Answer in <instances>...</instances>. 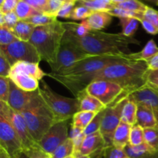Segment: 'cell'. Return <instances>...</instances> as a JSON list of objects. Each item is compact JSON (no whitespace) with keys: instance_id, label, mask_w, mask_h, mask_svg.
I'll use <instances>...</instances> for the list:
<instances>
[{"instance_id":"cell-1","label":"cell","mask_w":158,"mask_h":158,"mask_svg":"<svg viewBox=\"0 0 158 158\" xmlns=\"http://www.w3.org/2000/svg\"><path fill=\"white\" fill-rule=\"evenodd\" d=\"M148 70L145 61L126 60L109 65L93 74L81 76H62L55 73H48V77L63 85L75 97H78L88 85L99 80H108L120 85L126 96L148 86L146 74Z\"/></svg>"},{"instance_id":"cell-2","label":"cell","mask_w":158,"mask_h":158,"mask_svg":"<svg viewBox=\"0 0 158 158\" xmlns=\"http://www.w3.org/2000/svg\"><path fill=\"white\" fill-rule=\"evenodd\" d=\"M63 40L93 56H124L131 53L130 45L140 44V42L134 36L127 37L121 32L109 33L94 30H91L85 36L79 37L66 29Z\"/></svg>"},{"instance_id":"cell-3","label":"cell","mask_w":158,"mask_h":158,"mask_svg":"<svg viewBox=\"0 0 158 158\" xmlns=\"http://www.w3.org/2000/svg\"><path fill=\"white\" fill-rule=\"evenodd\" d=\"M65 33L63 23L56 20L52 24L35 27L29 43L36 49L42 60L50 66L56 61Z\"/></svg>"},{"instance_id":"cell-4","label":"cell","mask_w":158,"mask_h":158,"mask_svg":"<svg viewBox=\"0 0 158 158\" xmlns=\"http://www.w3.org/2000/svg\"><path fill=\"white\" fill-rule=\"evenodd\" d=\"M32 138L38 143L49 128L56 123L53 114L39 94L34 92L30 103L21 112Z\"/></svg>"},{"instance_id":"cell-5","label":"cell","mask_w":158,"mask_h":158,"mask_svg":"<svg viewBox=\"0 0 158 158\" xmlns=\"http://www.w3.org/2000/svg\"><path fill=\"white\" fill-rule=\"evenodd\" d=\"M41 86L38 89L40 97L51 112L56 122L69 120L80 111V100L78 98H70L56 93L44 80H40Z\"/></svg>"},{"instance_id":"cell-6","label":"cell","mask_w":158,"mask_h":158,"mask_svg":"<svg viewBox=\"0 0 158 158\" xmlns=\"http://www.w3.org/2000/svg\"><path fill=\"white\" fill-rule=\"evenodd\" d=\"M131 60L128 54L124 56L101 55L93 56L81 60L75 63L73 66L60 73H55L62 76H81L93 74L101 70L109 65L116 63Z\"/></svg>"},{"instance_id":"cell-7","label":"cell","mask_w":158,"mask_h":158,"mask_svg":"<svg viewBox=\"0 0 158 158\" xmlns=\"http://www.w3.org/2000/svg\"><path fill=\"white\" fill-rule=\"evenodd\" d=\"M0 51L12 66L18 62L40 63L42 60L38 51L29 42L18 40L7 46H0Z\"/></svg>"},{"instance_id":"cell-8","label":"cell","mask_w":158,"mask_h":158,"mask_svg":"<svg viewBox=\"0 0 158 158\" xmlns=\"http://www.w3.org/2000/svg\"><path fill=\"white\" fill-rule=\"evenodd\" d=\"M127 97L128 96H121L105 110L100 133L104 139L106 147L113 145L114 132L121 122V111Z\"/></svg>"},{"instance_id":"cell-9","label":"cell","mask_w":158,"mask_h":158,"mask_svg":"<svg viewBox=\"0 0 158 158\" xmlns=\"http://www.w3.org/2000/svg\"><path fill=\"white\" fill-rule=\"evenodd\" d=\"M85 91L98 99L106 107L114 103L121 96H126L124 89L120 85L103 80L93 81L88 85Z\"/></svg>"},{"instance_id":"cell-10","label":"cell","mask_w":158,"mask_h":158,"mask_svg":"<svg viewBox=\"0 0 158 158\" xmlns=\"http://www.w3.org/2000/svg\"><path fill=\"white\" fill-rule=\"evenodd\" d=\"M0 148H2L11 158H17L24 152L23 142L10 121L0 114Z\"/></svg>"},{"instance_id":"cell-11","label":"cell","mask_w":158,"mask_h":158,"mask_svg":"<svg viewBox=\"0 0 158 158\" xmlns=\"http://www.w3.org/2000/svg\"><path fill=\"white\" fill-rule=\"evenodd\" d=\"M90 56H93V55H89L72 43L63 40L57 56L56 61L54 64L49 66L51 68V72H62L73 66L75 63Z\"/></svg>"},{"instance_id":"cell-12","label":"cell","mask_w":158,"mask_h":158,"mask_svg":"<svg viewBox=\"0 0 158 158\" xmlns=\"http://www.w3.org/2000/svg\"><path fill=\"white\" fill-rule=\"evenodd\" d=\"M0 114L7 117L17 134H19L23 142L24 151L38 144L29 133L26 120L21 113L11 108L6 103L0 101Z\"/></svg>"},{"instance_id":"cell-13","label":"cell","mask_w":158,"mask_h":158,"mask_svg":"<svg viewBox=\"0 0 158 158\" xmlns=\"http://www.w3.org/2000/svg\"><path fill=\"white\" fill-rule=\"evenodd\" d=\"M68 123L69 120H63L55 123L37 143L45 153L49 155L52 154L59 146L69 138Z\"/></svg>"},{"instance_id":"cell-14","label":"cell","mask_w":158,"mask_h":158,"mask_svg":"<svg viewBox=\"0 0 158 158\" xmlns=\"http://www.w3.org/2000/svg\"><path fill=\"white\" fill-rule=\"evenodd\" d=\"M107 148L100 131L85 137L80 151L75 155L86 156L89 158H103Z\"/></svg>"},{"instance_id":"cell-15","label":"cell","mask_w":158,"mask_h":158,"mask_svg":"<svg viewBox=\"0 0 158 158\" xmlns=\"http://www.w3.org/2000/svg\"><path fill=\"white\" fill-rule=\"evenodd\" d=\"M34 92L23 90L10 80V90L7 104L13 110L21 113L30 103Z\"/></svg>"},{"instance_id":"cell-16","label":"cell","mask_w":158,"mask_h":158,"mask_svg":"<svg viewBox=\"0 0 158 158\" xmlns=\"http://www.w3.org/2000/svg\"><path fill=\"white\" fill-rule=\"evenodd\" d=\"M137 104H143L149 106L154 111L158 121V92L150 86L133 93L129 95Z\"/></svg>"},{"instance_id":"cell-17","label":"cell","mask_w":158,"mask_h":158,"mask_svg":"<svg viewBox=\"0 0 158 158\" xmlns=\"http://www.w3.org/2000/svg\"><path fill=\"white\" fill-rule=\"evenodd\" d=\"M40 63H28V62H18L12 66L11 74H23L32 77L38 80H42L43 77L47 76L40 67ZM9 75V76H10Z\"/></svg>"},{"instance_id":"cell-18","label":"cell","mask_w":158,"mask_h":158,"mask_svg":"<svg viewBox=\"0 0 158 158\" xmlns=\"http://www.w3.org/2000/svg\"><path fill=\"white\" fill-rule=\"evenodd\" d=\"M137 124L143 129L158 127V121L151 107L143 104H138L137 114Z\"/></svg>"},{"instance_id":"cell-19","label":"cell","mask_w":158,"mask_h":158,"mask_svg":"<svg viewBox=\"0 0 158 158\" xmlns=\"http://www.w3.org/2000/svg\"><path fill=\"white\" fill-rule=\"evenodd\" d=\"M77 98L80 100V111H88L98 114L106 108V106L103 105L98 99L87 94L85 90Z\"/></svg>"},{"instance_id":"cell-20","label":"cell","mask_w":158,"mask_h":158,"mask_svg":"<svg viewBox=\"0 0 158 158\" xmlns=\"http://www.w3.org/2000/svg\"><path fill=\"white\" fill-rule=\"evenodd\" d=\"M19 88L26 92H33L40 88V80L23 74H11L9 77Z\"/></svg>"},{"instance_id":"cell-21","label":"cell","mask_w":158,"mask_h":158,"mask_svg":"<svg viewBox=\"0 0 158 158\" xmlns=\"http://www.w3.org/2000/svg\"><path fill=\"white\" fill-rule=\"evenodd\" d=\"M132 127L127 123L120 122L114 134L113 145L114 147L120 149H124L129 144L130 135Z\"/></svg>"},{"instance_id":"cell-22","label":"cell","mask_w":158,"mask_h":158,"mask_svg":"<svg viewBox=\"0 0 158 158\" xmlns=\"http://www.w3.org/2000/svg\"><path fill=\"white\" fill-rule=\"evenodd\" d=\"M113 16L107 12H94L86 19L91 30L100 31L107 27L112 22Z\"/></svg>"},{"instance_id":"cell-23","label":"cell","mask_w":158,"mask_h":158,"mask_svg":"<svg viewBox=\"0 0 158 158\" xmlns=\"http://www.w3.org/2000/svg\"><path fill=\"white\" fill-rule=\"evenodd\" d=\"M138 104L128 96L127 97L121 111V122L134 126L137 124Z\"/></svg>"},{"instance_id":"cell-24","label":"cell","mask_w":158,"mask_h":158,"mask_svg":"<svg viewBox=\"0 0 158 158\" xmlns=\"http://www.w3.org/2000/svg\"><path fill=\"white\" fill-rule=\"evenodd\" d=\"M157 52L158 46L156 44L155 41L154 40H150L141 51L137 52H131L128 54V56L131 60H136V61L143 60L146 62Z\"/></svg>"},{"instance_id":"cell-25","label":"cell","mask_w":158,"mask_h":158,"mask_svg":"<svg viewBox=\"0 0 158 158\" xmlns=\"http://www.w3.org/2000/svg\"><path fill=\"white\" fill-rule=\"evenodd\" d=\"M35 29V26L27 21L19 20L12 31L19 40L29 42Z\"/></svg>"},{"instance_id":"cell-26","label":"cell","mask_w":158,"mask_h":158,"mask_svg":"<svg viewBox=\"0 0 158 158\" xmlns=\"http://www.w3.org/2000/svg\"><path fill=\"white\" fill-rule=\"evenodd\" d=\"M97 113L88 112V111H78L72 118L71 127L78 128L84 131L86 127L91 123L94 117L97 116Z\"/></svg>"},{"instance_id":"cell-27","label":"cell","mask_w":158,"mask_h":158,"mask_svg":"<svg viewBox=\"0 0 158 158\" xmlns=\"http://www.w3.org/2000/svg\"><path fill=\"white\" fill-rule=\"evenodd\" d=\"M77 3L86 6L93 12H109L115 7L110 0H79Z\"/></svg>"},{"instance_id":"cell-28","label":"cell","mask_w":158,"mask_h":158,"mask_svg":"<svg viewBox=\"0 0 158 158\" xmlns=\"http://www.w3.org/2000/svg\"><path fill=\"white\" fill-rule=\"evenodd\" d=\"M122 28L121 33L127 37H133L138 29L140 21L135 18H119Z\"/></svg>"},{"instance_id":"cell-29","label":"cell","mask_w":158,"mask_h":158,"mask_svg":"<svg viewBox=\"0 0 158 158\" xmlns=\"http://www.w3.org/2000/svg\"><path fill=\"white\" fill-rule=\"evenodd\" d=\"M66 30L70 31L79 37H83L87 35L91 31L90 27L86 19L82 21L80 23H63Z\"/></svg>"},{"instance_id":"cell-30","label":"cell","mask_w":158,"mask_h":158,"mask_svg":"<svg viewBox=\"0 0 158 158\" xmlns=\"http://www.w3.org/2000/svg\"><path fill=\"white\" fill-rule=\"evenodd\" d=\"M15 12L19 20H27L35 14L39 13L35 9L28 4L25 0H19L15 9Z\"/></svg>"},{"instance_id":"cell-31","label":"cell","mask_w":158,"mask_h":158,"mask_svg":"<svg viewBox=\"0 0 158 158\" xmlns=\"http://www.w3.org/2000/svg\"><path fill=\"white\" fill-rule=\"evenodd\" d=\"M72 154H74V145L72 139L69 137L64 143L59 146L49 157L50 158H65Z\"/></svg>"},{"instance_id":"cell-32","label":"cell","mask_w":158,"mask_h":158,"mask_svg":"<svg viewBox=\"0 0 158 158\" xmlns=\"http://www.w3.org/2000/svg\"><path fill=\"white\" fill-rule=\"evenodd\" d=\"M56 20L57 17L49 15L45 12H39L25 21H27L28 23H31L35 27H38V26H47V25L52 24Z\"/></svg>"},{"instance_id":"cell-33","label":"cell","mask_w":158,"mask_h":158,"mask_svg":"<svg viewBox=\"0 0 158 158\" xmlns=\"http://www.w3.org/2000/svg\"><path fill=\"white\" fill-rule=\"evenodd\" d=\"M115 6L134 12H138V13H144L148 8L147 5L143 4L142 2L139 0H127L124 2H122Z\"/></svg>"},{"instance_id":"cell-34","label":"cell","mask_w":158,"mask_h":158,"mask_svg":"<svg viewBox=\"0 0 158 158\" xmlns=\"http://www.w3.org/2000/svg\"><path fill=\"white\" fill-rule=\"evenodd\" d=\"M144 143V132L143 128L135 124L132 127L130 135L129 144L132 146H138Z\"/></svg>"},{"instance_id":"cell-35","label":"cell","mask_w":158,"mask_h":158,"mask_svg":"<svg viewBox=\"0 0 158 158\" xmlns=\"http://www.w3.org/2000/svg\"><path fill=\"white\" fill-rule=\"evenodd\" d=\"M108 13L110 14L113 17L116 16L117 18H135L138 19L139 21L143 18V13L134 12H132V11L121 9V8L116 7V6L113 8L111 10H110Z\"/></svg>"},{"instance_id":"cell-36","label":"cell","mask_w":158,"mask_h":158,"mask_svg":"<svg viewBox=\"0 0 158 158\" xmlns=\"http://www.w3.org/2000/svg\"><path fill=\"white\" fill-rule=\"evenodd\" d=\"M144 142L153 149L158 151V127L143 129Z\"/></svg>"},{"instance_id":"cell-37","label":"cell","mask_w":158,"mask_h":158,"mask_svg":"<svg viewBox=\"0 0 158 158\" xmlns=\"http://www.w3.org/2000/svg\"><path fill=\"white\" fill-rule=\"evenodd\" d=\"M85 134L83 130L71 127V131L69 133V137L72 139L74 145V155L77 154L80 151V147L83 143V140L85 138Z\"/></svg>"},{"instance_id":"cell-38","label":"cell","mask_w":158,"mask_h":158,"mask_svg":"<svg viewBox=\"0 0 158 158\" xmlns=\"http://www.w3.org/2000/svg\"><path fill=\"white\" fill-rule=\"evenodd\" d=\"M93 12H94L91 9H89V8L86 7V6L78 5V6H75V8L73 10L70 16V19L82 20V21H83V20L89 18Z\"/></svg>"},{"instance_id":"cell-39","label":"cell","mask_w":158,"mask_h":158,"mask_svg":"<svg viewBox=\"0 0 158 158\" xmlns=\"http://www.w3.org/2000/svg\"><path fill=\"white\" fill-rule=\"evenodd\" d=\"M106 110V109H105ZM105 110L100 111V113L97 114L95 117H94V120L91 121V123L86 127V129L83 131V133H84L85 136L89 135V134H94L96 132H98L100 131V126H101L102 120H103V115H104Z\"/></svg>"},{"instance_id":"cell-40","label":"cell","mask_w":158,"mask_h":158,"mask_svg":"<svg viewBox=\"0 0 158 158\" xmlns=\"http://www.w3.org/2000/svg\"><path fill=\"white\" fill-rule=\"evenodd\" d=\"M18 40L12 31L6 26H0V46H7Z\"/></svg>"},{"instance_id":"cell-41","label":"cell","mask_w":158,"mask_h":158,"mask_svg":"<svg viewBox=\"0 0 158 158\" xmlns=\"http://www.w3.org/2000/svg\"><path fill=\"white\" fill-rule=\"evenodd\" d=\"M10 90V79L0 77V101L7 103Z\"/></svg>"},{"instance_id":"cell-42","label":"cell","mask_w":158,"mask_h":158,"mask_svg":"<svg viewBox=\"0 0 158 158\" xmlns=\"http://www.w3.org/2000/svg\"><path fill=\"white\" fill-rule=\"evenodd\" d=\"M103 158H130L127 153L125 152L124 149H120L112 146L107 147L105 150L104 156Z\"/></svg>"},{"instance_id":"cell-43","label":"cell","mask_w":158,"mask_h":158,"mask_svg":"<svg viewBox=\"0 0 158 158\" xmlns=\"http://www.w3.org/2000/svg\"><path fill=\"white\" fill-rule=\"evenodd\" d=\"M76 2L73 1H67L63 4L60 10L57 13V17L63 19H70L71 14L73 10L75 8Z\"/></svg>"},{"instance_id":"cell-44","label":"cell","mask_w":158,"mask_h":158,"mask_svg":"<svg viewBox=\"0 0 158 158\" xmlns=\"http://www.w3.org/2000/svg\"><path fill=\"white\" fill-rule=\"evenodd\" d=\"M3 19H4V23H3L2 26H6L11 30L15 27V25L19 21V19L15 14V11L3 14Z\"/></svg>"},{"instance_id":"cell-45","label":"cell","mask_w":158,"mask_h":158,"mask_svg":"<svg viewBox=\"0 0 158 158\" xmlns=\"http://www.w3.org/2000/svg\"><path fill=\"white\" fill-rule=\"evenodd\" d=\"M12 66L2 52L0 51V77H9Z\"/></svg>"},{"instance_id":"cell-46","label":"cell","mask_w":158,"mask_h":158,"mask_svg":"<svg viewBox=\"0 0 158 158\" xmlns=\"http://www.w3.org/2000/svg\"><path fill=\"white\" fill-rule=\"evenodd\" d=\"M67 2V1H66ZM66 2L63 0H49L46 13L57 17V13Z\"/></svg>"},{"instance_id":"cell-47","label":"cell","mask_w":158,"mask_h":158,"mask_svg":"<svg viewBox=\"0 0 158 158\" xmlns=\"http://www.w3.org/2000/svg\"><path fill=\"white\" fill-rule=\"evenodd\" d=\"M29 158H50L49 154L45 153L38 144L24 151Z\"/></svg>"},{"instance_id":"cell-48","label":"cell","mask_w":158,"mask_h":158,"mask_svg":"<svg viewBox=\"0 0 158 158\" xmlns=\"http://www.w3.org/2000/svg\"><path fill=\"white\" fill-rule=\"evenodd\" d=\"M143 17H144L147 20L151 22V23L155 26V28L158 31V11L157 10L154 9V8L148 6L146 11H145L144 13H143Z\"/></svg>"},{"instance_id":"cell-49","label":"cell","mask_w":158,"mask_h":158,"mask_svg":"<svg viewBox=\"0 0 158 158\" xmlns=\"http://www.w3.org/2000/svg\"><path fill=\"white\" fill-rule=\"evenodd\" d=\"M29 5L39 12H45L47 11L49 0H25Z\"/></svg>"},{"instance_id":"cell-50","label":"cell","mask_w":158,"mask_h":158,"mask_svg":"<svg viewBox=\"0 0 158 158\" xmlns=\"http://www.w3.org/2000/svg\"><path fill=\"white\" fill-rule=\"evenodd\" d=\"M19 1V0H5L0 5V12L5 14L15 11Z\"/></svg>"},{"instance_id":"cell-51","label":"cell","mask_w":158,"mask_h":158,"mask_svg":"<svg viewBox=\"0 0 158 158\" xmlns=\"http://www.w3.org/2000/svg\"><path fill=\"white\" fill-rule=\"evenodd\" d=\"M146 79L148 85L152 87H158V69L149 70L146 74Z\"/></svg>"},{"instance_id":"cell-52","label":"cell","mask_w":158,"mask_h":158,"mask_svg":"<svg viewBox=\"0 0 158 158\" xmlns=\"http://www.w3.org/2000/svg\"><path fill=\"white\" fill-rule=\"evenodd\" d=\"M140 23H141L143 28L148 33L151 34V35H157V34H158V31L155 28V26L151 22L147 20L144 17L140 20Z\"/></svg>"},{"instance_id":"cell-53","label":"cell","mask_w":158,"mask_h":158,"mask_svg":"<svg viewBox=\"0 0 158 158\" xmlns=\"http://www.w3.org/2000/svg\"><path fill=\"white\" fill-rule=\"evenodd\" d=\"M147 64H148V69L149 70H155L158 69V52L156 53L155 55L151 59L146 61Z\"/></svg>"},{"instance_id":"cell-54","label":"cell","mask_w":158,"mask_h":158,"mask_svg":"<svg viewBox=\"0 0 158 158\" xmlns=\"http://www.w3.org/2000/svg\"><path fill=\"white\" fill-rule=\"evenodd\" d=\"M110 1L114 6H117V5L120 4V3L122 2H126L127 0H110Z\"/></svg>"},{"instance_id":"cell-55","label":"cell","mask_w":158,"mask_h":158,"mask_svg":"<svg viewBox=\"0 0 158 158\" xmlns=\"http://www.w3.org/2000/svg\"><path fill=\"white\" fill-rule=\"evenodd\" d=\"M17 158H29V157H28V156L26 155V153L23 152V153H22V154H20V155L19 156V157Z\"/></svg>"},{"instance_id":"cell-56","label":"cell","mask_w":158,"mask_h":158,"mask_svg":"<svg viewBox=\"0 0 158 158\" xmlns=\"http://www.w3.org/2000/svg\"><path fill=\"white\" fill-rule=\"evenodd\" d=\"M146 1L150 2L153 3V4L156 5V6H158V0H146Z\"/></svg>"},{"instance_id":"cell-57","label":"cell","mask_w":158,"mask_h":158,"mask_svg":"<svg viewBox=\"0 0 158 158\" xmlns=\"http://www.w3.org/2000/svg\"><path fill=\"white\" fill-rule=\"evenodd\" d=\"M75 156H76V158H89L86 157V156H82V155H75Z\"/></svg>"},{"instance_id":"cell-58","label":"cell","mask_w":158,"mask_h":158,"mask_svg":"<svg viewBox=\"0 0 158 158\" xmlns=\"http://www.w3.org/2000/svg\"><path fill=\"white\" fill-rule=\"evenodd\" d=\"M65 158H76V156L74 155V154H72V155L68 156V157H65Z\"/></svg>"},{"instance_id":"cell-59","label":"cell","mask_w":158,"mask_h":158,"mask_svg":"<svg viewBox=\"0 0 158 158\" xmlns=\"http://www.w3.org/2000/svg\"><path fill=\"white\" fill-rule=\"evenodd\" d=\"M151 87H152V86H151ZM152 88H153V89H155L156 91H157V92H158V87H152Z\"/></svg>"},{"instance_id":"cell-60","label":"cell","mask_w":158,"mask_h":158,"mask_svg":"<svg viewBox=\"0 0 158 158\" xmlns=\"http://www.w3.org/2000/svg\"><path fill=\"white\" fill-rule=\"evenodd\" d=\"M4 1H5V0H0V5H1L2 3Z\"/></svg>"},{"instance_id":"cell-61","label":"cell","mask_w":158,"mask_h":158,"mask_svg":"<svg viewBox=\"0 0 158 158\" xmlns=\"http://www.w3.org/2000/svg\"><path fill=\"white\" fill-rule=\"evenodd\" d=\"M69 1H73V2H78L79 0H69Z\"/></svg>"},{"instance_id":"cell-62","label":"cell","mask_w":158,"mask_h":158,"mask_svg":"<svg viewBox=\"0 0 158 158\" xmlns=\"http://www.w3.org/2000/svg\"><path fill=\"white\" fill-rule=\"evenodd\" d=\"M63 1H64V2H66V1H69V0H63Z\"/></svg>"}]
</instances>
